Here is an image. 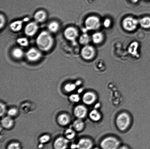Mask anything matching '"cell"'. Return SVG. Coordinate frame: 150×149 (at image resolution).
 Segmentation results:
<instances>
[{
  "instance_id": "1",
  "label": "cell",
  "mask_w": 150,
  "mask_h": 149,
  "mask_svg": "<svg viewBox=\"0 0 150 149\" xmlns=\"http://www.w3.org/2000/svg\"><path fill=\"white\" fill-rule=\"evenodd\" d=\"M37 45L41 50L48 51L52 48L54 39L50 34L46 31H43L40 34L36 40Z\"/></svg>"
},
{
  "instance_id": "2",
  "label": "cell",
  "mask_w": 150,
  "mask_h": 149,
  "mask_svg": "<svg viewBox=\"0 0 150 149\" xmlns=\"http://www.w3.org/2000/svg\"><path fill=\"white\" fill-rule=\"evenodd\" d=\"M139 21L132 17H125L122 22L123 28L126 31L132 32L134 31L137 28Z\"/></svg>"
},
{
  "instance_id": "3",
  "label": "cell",
  "mask_w": 150,
  "mask_h": 149,
  "mask_svg": "<svg viewBox=\"0 0 150 149\" xmlns=\"http://www.w3.org/2000/svg\"><path fill=\"white\" fill-rule=\"evenodd\" d=\"M130 122V118L126 113L120 114L116 120V124L119 129L124 131L128 127Z\"/></svg>"
},
{
  "instance_id": "4",
  "label": "cell",
  "mask_w": 150,
  "mask_h": 149,
  "mask_svg": "<svg viewBox=\"0 0 150 149\" xmlns=\"http://www.w3.org/2000/svg\"><path fill=\"white\" fill-rule=\"evenodd\" d=\"M85 25L87 30H97L100 27V20L98 17L96 16H89L85 20Z\"/></svg>"
},
{
  "instance_id": "5",
  "label": "cell",
  "mask_w": 150,
  "mask_h": 149,
  "mask_svg": "<svg viewBox=\"0 0 150 149\" xmlns=\"http://www.w3.org/2000/svg\"><path fill=\"white\" fill-rule=\"evenodd\" d=\"M120 145V141L112 137L104 139L100 143L101 148L103 149H118Z\"/></svg>"
},
{
  "instance_id": "6",
  "label": "cell",
  "mask_w": 150,
  "mask_h": 149,
  "mask_svg": "<svg viewBox=\"0 0 150 149\" xmlns=\"http://www.w3.org/2000/svg\"><path fill=\"white\" fill-rule=\"evenodd\" d=\"M81 55L84 59L91 60L93 59L96 55V51L93 47L91 45H85L81 50Z\"/></svg>"
},
{
  "instance_id": "7",
  "label": "cell",
  "mask_w": 150,
  "mask_h": 149,
  "mask_svg": "<svg viewBox=\"0 0 150 149\" xmlns=\"http://www.w3.org/2000/svg\"><path fill=\"white\" fill-rule=\"evenodd\" d=\"M26 56L28 59L29 61L35 62L40 59L42 57V54L38 50L33 48L28 51Z\"/></svg>"
},
{
  "instance_id": "8",
  "label": "cell",
  "mask_w": 150,
  "mask_h": 149,
  "mask_svg": "<svg viewBox=\"0 0 150 149\" xmlns=\"http://www.w3.org/2000/svg\"><path fill=\"white\" fill-rule=\"evenodd\" d=\"M79 36L77 29L73 27H67L64 30V36L68 40L74 41Z\"/></svg>"
},
{
  "instance_id": "9",
  "label": "cell",
  "mask_w": 150,
  "mask_h": 149,
  "mask_svg": "<svg viewBox=\"0 0 150 149\" xmlns=\"http://www.w3.org/2000/svg\"><path fill=\"white\" fill-rule=\"evenodd\" d=\"M69 140L64 137L57 138L54 142V146L55 149H66L68 147Z\"/></svg>"
},
{
  "instance_id": "10",
  "label": "cell",
  "mask_w": 150,
  "mask_h": 149,
  "mask_svg": "<svg viewBox=\"0 0 150 149\" xmlns=\"http://www.w3.org/2000/svg\"><path fill=\"white\" fill-rule=\"evenodd\" d=\"M73 113L75 116L78 119H81L86 116L87 110L85 106L82 105H79L75 107Z\"/></svg>"
},
{
  "instance_id": "11",
  "label": "cell",
  "mask_w": 150,
  "mask_h": 149,
  "mask_svg": "<svg viewBox=\"0 0 150 149\" xmlns=\"http://www.w3.org/2000/svg\"><path fill=\"white\" fill-rule=\"evenodd\" d=\"M38 26L35 22H31L28 23L25 28V33L28 36H32L34 35L38 31Z\"/></svg>"
},
{
  "instance_id": "12",
  "label": "cell",
  "mask_w": 150,
  "mask_h": 149,
  "mask_svg": "<svg viewBox=\"0 0 150 149\" xmlns=\"http://www.w3.org/2000/svg\"><path fill=\"white\" fill-rule=\"evenodd\" d=\"M93 146V143L91 140L83 138L79 140L76 145V148L78 149H91Z\"/></svg>"
},
{
  "instance_id": "13",
  "label": "cell",
  "mask_w": 150,
  "mask_h": 149,
  "mask_svg": "<svg viewBox=\"0 0 150 149\" xmlns=\"http://www.w3.org/2000/svg\"><path fill=\"white\" fill-rule=\"evenodd\" d=\"M1 124L3 128L9 130L13 128L14 122L13 118L7 115L6 116L3 117L1 121Z\"/></svg>"
},
{
  "instance_id": "14",
  "label": "cell",
  "mask_w": 150,
  "mask_h": 149,
  "mask_svg": "<svg viewBox=\"0 0 150 149\" xmlns=\"http://www.w3.org/2000/svg\"><path fill=\"white\" fill-rule=\"evenodd\" d=\"M71 117L67 113H62L59 115L57 118V122L59 125L62 126H66L71 122Z\"/></svg>"
},
{
  "instance_id": "15",
  "label": "cell",
  "mask_w": 150,
  "mask_h": 149,
  "mask_svg": "<svg viewBox=\"0 0 150 149\" xmlns=\"http://www.w3.org/2000/svg\"><path fill=\"white\" fill-rule=\"evenodd\" d=\"M96 99V96L95 93L90 92L85 93L82 97L83 103L88 105L92 104L95 102Z\"/></svg>"
},
{
  "instance_id": "16",
  "label": "cell",
  "mask_w": 150,
  "mask_h": 149,
  "mask_svg": "<svg viewBox=\"0 0 150 149\" xmlns=\"http://www.w3.org/2000/svg\"><path fill=\"white\" fill-rule=\"evenodd\" d=\"M47 17L46 13L42 10H39L36 12L34 16L35 20L38 22H42L45 21Z\"/></svg>"
},
{
  "instance_id": "17",
  "label": "cell",
  "mask_w": 150,
  "mask_h": 149,
  "mask_svg": "<svg viewBox=\"0 0 150 149\" xmlns=\"http://www.w3.org/2000/svg\"><path fill=\"white\" fill-rule=\"evenodd\" d=\"M104 38V35L101 32H97L92 35L91 40L96 44H99L103 41Z\"/></svg>"
},
{
  "instance_id": "18",
  "label": "cell",
  "mask_w": 150,
  "mask_h": 149,
  "mask_svg": "<svg viewBox=\"0 0 150 149\" xmlns=\"http://www.w3.org/2000/svg\"><path fill=\"white\" fill-rule=\"evenodd\" d=\"M85 125L81 119H78L75 120L73 124V129L77 132H80L83 129Z\"/></svg>"
},
{
  "instance_id": "19",
  "label": "cell",
  "mask_w": 150,
  "mask_h": 149,
  "mask_svg": "<svg viewBox=\"0 0 150 149\" xmlns=\"http://www.w3.org/2000/svg\"><path fill=\"white\" fill-rule=\"evenodd\" d=\"M23 22L21 20H16L10 24V27L13 31L17 32L21 30Z\"/></svg>"
},
{
  "instance_id": "20",
  "label": "cell",
  "mask_w": 150,
  "mask_h": 149,
  "mask_svg": "<svg viewBox=\"0 0 150 149\" xmlns=\"http://www.w3.org/2000/svg\"><path fill=\"white\" fill-rule=\"evenodd\" d=\"M139 24L141 27L145 29L150 28V17H142L139 21Z\"/></svg>"
},
{
  "instance_id": "21",
  "label": "cell",
  "mask_w": 150,
  "mask_h": 149,
  "mask_svg": "<svg viewBox=\"0 0 150 149\" xmlns=\"http://www.w3.org/2000/svg\"><path fill=\"white\" fill-rule=\"evenodd\" d=\"M91 40V38L89 35L86 33L82 34L79 37V42L81 44L84 45H88Z\"/></svg>"
},
{
  "instance_id": "22",
  "label": "cell",
  "mask_w": 150,
  "mask_h": 149,
  "mask_svg": "<svg viewBox=\"0 0 150 149\" xmlns=\"http://www.w3.org/2000/svg\"><path fill=\"white\" fill-rule=\"evenodd\" d=\"M12 55L16 59H20L23 55V52L20 48H15L13 49L12 52Z\"/></svg>"
},
{
  "instance_id": "23",
  "label": "cell",
  "mask_w": 150,
  "mask_h": 149,
  "mask_svg": "<svg viewBox=\"0 0 150 149\" xmlns=\"http://www.w3.org/2000/svg\"><path fill=\"white\" fill-rule=\"evenodd\" d=\"M89 118L92 120L97 122L101 118V115L98 111L93 110L91 111L89 114Z\"/></svg>"
},
{
  "instance_id": "24",
  "label": "cell",
  "mask_w": 150,
  "mask_h": 149,
  "mask_svg": "<svg viewBox=\"0 0 150 149\" xmlns=\"http://www.w3.org/2000/svg\"><path fill=\"white\" fill-rule=\"evenodd\" d=\"M66 138L68 140H71L74 138L76 134L75 131L71 128H68L64 132Z\"/></svg>"
},
{
  "instance_id": "25",
  "label": "cell",
  "mask_w": 150,
  "mask_h": 149,
  "mask_svg": "<svg viewBox=\"0 0 150 149\" xmlns=\"http://www.w3.org/2000/svg\"><path fill=\"white\" fill-rule=\"evenodd\" d=\"M59 24L57 22H51L48 25V30L52 33H56L59 29Z\"/></svg>"
},
{
  "instance_id": "26",
  "label": "cell",
  "mask_w": 150,
  "mask_h": 149,
  "mask_svg": "<svg viewBox=\"0 0 150 149\" xmlns=\"http://www.w3.org/2000/svg\"><path fill=\"white\" fill-rule=\"evenodd\" d=\"M76 85L73 83H69L65 85L64 87V90L67 92H71L76 89Z\"/></svg>"
},
{
  "instance_id": "27",
  "label": "cell",
  "mask_w": 150,
  "mask_h": 149,
  "mask_svg": "<svg viewBox=\"0 0 150 149\" xmlns=\"http://www.w3.org/2000/svg\"><path fill=\"white\" fill-rule=\"evenodd\" d=\"M7 114L8 116L11 117H16L19 114V111L16 108H12L7 111Z\"/></svg>"
},
{
  "instance_id": "28",
  "label": "cell",
  "mask_w": 150,
  "mask_h": 149,
  "mask_svg": "<svg viewBox=\"0 0 150 149\" xmlns=\"http://www.w3.org/2000/svg\"><path fill=\"white\" fill-rule=\"evenodd\" d=\"M50 135L45 134L40 137V138H39V141L41 144L46 143L50 141Z\"/></svg>"
},
{
  "instance_id": "29",
  "label": "cell",
  "mask_w": 150,
  "mask_h": 149,
  "mask_svg": "<svg viewBox=\"0 0 150 149\" xmlns=\"http://www.w3.org/2000/svg\"><path fill=\"white\" fill-rule=\"evenodd\" d=\"M17 42L19 45L23 46H27L29 43L28 41L25 38H20L18 39Z\"/></svg>"
},
{
  "instance_id": "30",
  "label": "cell",
  "mask_w": 150,
  "mask_h": 149,
  "mask_svg": "<svg viewBox=\"0 0 150 149\" xmlns=\"http://www.w3.org/2000/svg\"><path fill=\"white\" fill-rule=\"evenodd\" d=\"M80 98L79 95L76 94H73L71 95L69 97L70 101L73 103H76L80 100Z\"/></svg>"
},
{
  "instance_id": "31",
  "label": "cell",
  "mask_w": 150,
  "mask_h": 149,
  "mask_svg": "<svg viewBox=\"0 0 150 149\" xmlns=\"http://www.w3.org/2000/svg\"><path fill=\"white\" fill-rule=\"evenodd\" d=\"M20 144L17 142H13L9 144L7 149H20Z\"/></svg>"
},
{
  "instance_id": "32",
  "label": "cell",
  "mask_w": 150,
  "mask_h": 149,
  "mask_svg": "<svg viewBox=\"0 0 150 149\" xmlns=\"http://www.w3.org/2000/svg\"><path fill=\"white\" fill-rule=\"evenodd\" d=\"M0 106H1L0 114H1V117H2L3 116L4 117L6 113H7V111L6 105L4 104L1 103Z\"/></svg>"
},
{
  "instance_id": "33",
  "label": "cell",
  "mask_w": 150,
  "mask_h": 149,
  "mask_svg": "<svg viewBox=\"0 0 150 149\" xmlns=\"http://www.w3.org/2000/svg\"><path fill=\"white\" fill-rule=\"evenodd\" d=\"M103 24L104 27L106 28H109L111 25V20L109 18L105 19L104 20Z\"/></svg>"
},
{
  "instance_id": "34",
  "label": "cell",
  "mask_w": 150,
  "mask_h": 149,
  "mask_svg": "<svg viewBox=\"0 0 150 149\" xmlns=\"http://www.w3.org/2000/svg\"><path fill=\"white\" fill-rule=\"evenodd\" d=\"M5 23V19L4 18V16L2 14H1V25H0V27L1 29H2V28L4 27V24Z\"/></svg>"
},
{
  "instance_id": "35",
  "label": "cell",
  "mask_w": 150,
  "mask_h": 149,
  "mask_svg": "<svg viewBox=\"0 0 150 149\" xmlns=\"http://www.w3.org/2000/svg\"><path fill=\"white\" fill-rule=\"evenodd\" d=\"M118 149H129L125 146H122L119 148Z\"/></svg>"
},
{
  "instance_id": "36",
  "label": "cell",
  "mask_w": 150,
  "mask_h": 149,
  "mask_svg": "<svg viewBox=\"0 0 150 149\" xmlns=\"http://www.w3.org/2000/svg\"><path fill=\"white\" fill-rule=\"evenodd\" d=\"M100 149L98 148H94V149Z\"/></svg>"
}]
</instances>
